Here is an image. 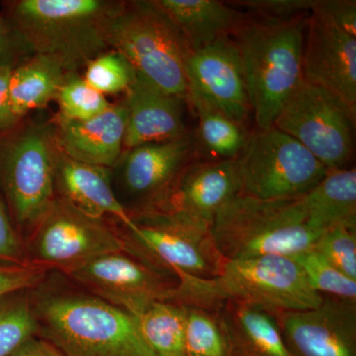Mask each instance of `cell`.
I'll return each mask as SVG.
<instances>
[{
	"instance_id": "cell-1",
	"label": "cell",
	"mask_w": 356,
	"mask_h": 356,
	"mask_svg": "<svg viewBox=\"0 0 356 356\" xmlns=\"http://www.w3.org/2000/svg\"><path fill=\"white\" fill-rule=\"evenodd\" d=\"M309 15L274 19L245 14L232 34L242 58L257 129L273 127L278 114L303 81Z\"/></svg>"
},
{
	"instance_id": "cell-2",
	"label": "cell",
	"mask_w": 356,
	"mask_h": 356,
	"mask_svg": "<svg viewBox=\"0 0 356 356\" xmlns=\"http://www.w3.org/2000/svg\"><path fill=\"white\" fill-rule=\"evenodd\" d=\"M177 276L179 282L170 288L166 301L194 306L231 301L293 312L316 308L324 300L310 286L298 262L284 255L224 261L211 277Z\"/></svg>"
},
{
	"instance_id": "cell-3",
	"label": "cell",
	"mask_w": 356,
	"mask_h": 356,
	"mask_svg": "<svg viewBox=\"0 0 356 356\" xmlns=\"http://www.w3.org/2000/svg\"><path fill=\"white\" fill-rule=\"evenodd\" d=\"M120 2L19 0L10 3L14 30L35 55L74 74L109 51V26Z\"/></svg>"
},
{
	"instance_id": "cell-4",
	"label": "cell",
	"mask_w": 356,
	"mask_h": 356,
	"mask_svg": "<svg viewBox=\"0 0 356 356\" xmlns=\"http://www.w3.org/2000/svg\"><path fill=\"white\" fill-rule=\"evenodd\" d=\"M32 301L39 331L65 356H154L138 318L95 294L46 293Z\"/></svg>"
},
{
	"instance_id": "cell-5",
	"label": "cell",
	"mask_w": 356,
	"mask_h": 356,
	"mask_svg": "<svg viewBox=\"0 0 356 356\" xmlns=\"http://www.w3.org/2000/svg\"><path fill=\"white\" fill-rule=\"evenodd\" d=\"M209 234L224 261L296 257L314 248L321 235L309 226L302 196L264 200L242 193L219 210Z\"/></svg>"
},
{
	"instance_id": "cell-6",
	"label": "cell",
	"mask_w": 356,
	"mask_h": 356,
	"mask_svg": "<svg viewBox=\"0 0 356 356\" xmlns=\"http://www.w3.org/2000/svg\"><path fill=\"white\" fill-rule=\"evenodd\" d=\"M111 50L149 83L187 100L189 49L172 21L153 1L120 2L109 26Z\"/></svg>"
},
{
	"instance_id": "cell-7",
	"label": "cell",
	"mask_w": 356,
	"mask_h": 356,
	"mask_svg": "<svg viewBox=\"0 0 356 356\" xmlns=\"http://www.w3.org/2000/svg\"><path fill=\"white\" fill-rule=\"evenodd\" d=\"M236 161L241 193L264 200L301 197L329 172L305 147L275 127L248 135Z\"/></svg>"
},
{
	"instance_id": "cell-8",
	"label": "cell",
	"mask_w": 356,
	"mask_h": 356,
	"mask_svg": "<svg viewBox=\"0 0 356 356\" xmlns=\"http://www.w3.org/2000/svg\"><path fill=\"white\" fill-rule=\"evenodd\" d=\"M355 116L337 96L303 79L273 127L299 142L332 172L346 168L353 158Z\"/></svg>"
},
{
	"instance_id": "cell-9",
	"label": "cell",
	"mask_w": 356,
	"mask_h": 356,
	"mask_svg": "<svg viewBox=\"0 0 356 356\" xmlns=\"http://www.w3.org/2000/svg\"><path fill=\"white\" fill-rule=\"evenodd\" d=\"M58 149L55 129L33 126L7 145L1 161L2 179L16 220L35 228L57 198Z\"/></svg>"
},
{
	"instance_id": "cell-10",
	"label": "cell",
	"mask_w": 356,
	"mask_h": 356,
	"mask_svg": "<svg viewBox=\"0 0 356 356\" xmlns=\"http://www.w3.org/2000/svg\"><path fill=\"white\" fill-rule=\"evenodd\" d=\"M125 243L102 219L89 217L56 198L34 228L32 264L64 273L99 255L124 252Z\"/></svg>"
},
{
	"instance_id": "cell-11",
	"label": "cell",
	"mask_w": 356,
	"mask_h": 356,
	"mask_svg": "<svg viewBox=\"0 0 356 356\" xmlns=\"http://www.w3.org/2000/svg\"><path fill=\"white\" fill-rule=\"evenodd\" d=\"M133 218L130 233L152 255L177 274L211 277L219 271L222 257L215 250L209 231L175 213L149 211Z\"/></svg>"
},
{
	"instance_id": "cell-12",
	"label": "cell",
	"mask_w": 356,
	"mask_h": 356,
	"mask_svg": "<svg viewBox=\"0 0 356 356\" xmlns=\"http://www.w3.org/2000/svg\"><path fill=\"white\" fill-rule=\"evenodd\" d=\"M188 92L197 93L241 125L252 113L242 58L231 36L189 51L186 60Z\"/></svg>"
},
{
	"instance_id": "cell-13",
	"label": "cell",
	"mask_w": 356,
	"mask_h": 356,
	"mask_svg": "<svg viewBox=\"0 0 356 356\" xmlns=\"http://www.w3.org/2000/svg\"><path fill=\"white\" fill-rule=\"evenodd\" d=\"M65 273L136 318L154 302L166 301L172 288L151 268L123 252L99 255Z\"/></svg>"
},
{
	"instance_id": "cell-14",
	"label": "cell",
	"mask_w": 356,
	"mask_h": 356,
	"mask_svg": "<svg viewBox=\"0 0 356 356\" xmlns=\"http://www.w3.org/2000/svg\"><path fill=\"white\" fill-rule=\"evenodd\" d=\"M238 194L241 178L236 159L191 161L159 196L163 200L156 211L175 213L210 231L219 210Z\"/></svg>"
},
{
	"instance_id": "cell-15",
	"label": "cell",
	"mask_w": 356,
	"mask_h": 356,
	"mask_svg": "<svg viewBox=\"0 0 356 356\" xmlns=\"http://www.w3.org/2000/svg\"><path fill=\"white\" fill-rule=\"evenodd\" d=\"M303 79L343 100L356 114V38L314 8L307 23Z\"/></svg>"
},
{
	"instance_id": "cell-16",
	"label": "cell",
	"mask_w": 356,
	"mask_h": 356,
	"mask_svg": "<svg viewBox=\"0 0 356 356\" xmlns=\"http://www.w3.org/2000/svg\"><path fill=\"white\" fill-rule=\"evenodd\" d=\"M283 334L297 356H355V301L323 300L309 310L285 312Z\"/></svg>"
},
{
	"instance_id": "cell-17",
	"label": "cell",
	"mask_w": 356,
	"mask_h": 356,
	"mask_svg": "<svg viewBox=\"0 0 356 356\" xmlns=\"http://www.w3.org/2000/svg\"><path fill=\"white\" fill-rule=\"evenodd\" d=\"M182 98L168 95L136 74L126 91L127 127L124 147L127 149L179 139L188 134Z\"/></svg>"
},
{
	"instance_id": "cell-18",
	"label": "cell",
	"mask_w": 356,
	"mask_h": 356,
	"mask_svg": "<svg viewBox=\"0 0 356 356\" xmlns=\"http://www.w3.org/2000/svg\"><path fill=\"white\" fill-rule=\"evenodd\" d=\"M127 119L125 103L112 104L106 111L88 120L60 117L55 128L58 149L79 163L111 168L121 158Z\"/></svg>"
},
{
	"instance_id": "cell-19",
	"label": "cell",
	"mask_w": 356,
	"mask_h": 356,
	"mask_svg": "<svg viewBox=\"0 0 356 356\" xmlns=\"http://www.w3.org/2000/svg\"><path fill=\"white\" fill-rule=\"evenodd\" d=\"M56 194L89 217H114L130 233L136 229L132 216L112 189L108 168L79 163L60 152L56 168Z\"/></svg>"
},
{
	"instance_id": "cell-20",
	"label": "cell",
	"mask_w": 356,
	"mask_h": 356,
	"mask_svg": "<svg viewBox=\"0 0 356 356\" xmlns=\"http://www.w3.org/2000/svg\"><path fill=\"white\" fill-rule=\"evenodd\" d=\"M196 149L197 140L191 133L177 140L129 149L123 159L126 188L136 195L161 196L191 163Z\"/></svg>"
},
{
	"instance_id": "cell-21",
	"label": "cell",
	"mask_w": 356,
	"mask_h": 356,
	"mask_svg": "<svg viewBox=\"0 0 356 356\" xmlns=\"http://www.w3.org/2000/svg\"><path fill=\"white\" fill-rule=\"evenodd\" d=\"M177 26L189 51L232 36L245 14L217 0H154Z\"/></svg>"
},
{
	"instance_id": "cell-22",
	"label": "cell",
	"mask_w": 356,
	"mask_h": 356,
	"mask_svg": "<svg viewBox=\"0 0 356 356\" xmlns=\"http://www.w3.org/2000/svg\"><path fill=\"white\" fill-rule=\"evenodd\" d=\"M308 224L318 234L336 227L356 229L355 168L332 170L302 196Z\"/></svg>"
},
{
	"instance_id": "cell-23",
	"label": "cell",
	"mask_w": 356,
	"mask_h": 356,
	"mask_svg": "<svg viewBox=\"0 0 356 356\" xmlns=\"http://www.w3.org/2000/svg\"><path fill=\"white\" fill-rule=\"evenodd\" d=\"M67 74L55 60L39 55L13 69L9 96L15 118L19 121L32 110L42 108L56 99Z\"/></svg>"
},
{
	"instance_id": "cell-24",
	"label": "cell",
	"mask_w": 356,
	"mask_h": 356,
	"mask_svg": "<svg viewBox=\"0 0 356 356\" xmlns=\"http://www.w3.org/2000/svg\"><path fill=\"white\" fill-rule=\"evenodd\" d=\"M187 100L197 116V135L201 147L219 161L238 159L248 139L245 127L197 93L189 91Z\"/></svg>"
},
{
	"instance_id": "cell-25",
	"label": "cell",
	"mask_w": 356,
	"mask_h": 356,
	"mask_svg": "<svg viewBox=\"0 0 356 356\" xmlns=\"http://www.w3.org/2000/svg\"><path fill=\"white\" fill-rule=\"evenodd\" d=\"M137 318L143 339L154 356H187L184 307L154 302Z\"/></svg>"
},
{
	"instance_id": "cell-26",
	"label": "cell",
	"mask_w": 356,
	"mask_h": 356,
	"mask_svg": "<svg viewBox=\"0 0 356 356\" xmlns=\"http://www.w3.org/2000/svg\"><path fill=\"white\" fill-rule=\"evenodd\" d=\"M235 303L229 324L262 356H293L277 323L261 307Z\"/></svg>"
},
{
	"instance_id": "cell-27",
	"label": "cell",
	"mask_w": 356,
	"mask_h": 356,
	"mask_svg": "<svg viewBox=\"0 0 356 356\" xmlns=\"http://www.w3.org/2000/svg\"><path fill=\"white\" fill-rule=\"evenodd\" d=\"M39 331L33 301L20 292L0 298V356H9Z\"/></svg>"
},
{
	"instance_id": "cell-28",
	"label": "cell",
	"mask_w": 356,
	"mask_h": 356,
	"mask_svg": "<svg viewBox=\"0 0 356 356\" xmlns=\"http://www.w3.org/2000/svg\"><path fill=\"white\" fill-rule=\"evenodd\" d=\"M293 259L298 262L309 284L318 294L325 293L332 298L355 301L356 280L339 271L317 250L312 248Z\"/></svg>"
},
{
	"instance_id": "cell-29",
	"label": "cell",
	"mask_w": 356,
	"mask_h": 356,
	"mask_svg": "<svg viewBox=\"0 0 356 356\" xmlns=\"http://www.w3.org/2000/svg\"><path fill=\"white\" fill-rule=\"evenodd\" d=\"M56 100L60 106V118L67 120H88L112 106L106 96L91 88L76 72L65 77Z\"/></svg>"
},
{
	"instance_id": "cell-30",
	"label": "cell",
	"mask_w": 356,
	"mask_h": 356,
	"mask_svg": "<svg viewBox=\"0 0 356 356\" xmlns=\"http://www.w3.org/2000/svg\"><path fill=\"white\" fill-rule=\"evenodd\" d=\"M136 77L135 70L119 51L109 50L89 62L83 79L103 95L125 92Z\"/></svg>"
},
{
	"instance_id": "cell-31",
	"label": "cell",
	"mask_w": 356,
	"mask_h": 356,
	"mask_svg": "<svg viewBox=\"0 0 356 356\" xmlns=\"http://www.w3.org/2000/svg\"><path fill=\"white\" fill-rule=\"evenodd\" d=\"M184 309L186 355L226 356V341L216 321L200 309Z\"/></svg>"
},
{
	"instance_id": "cell-32",
	"label": "cell",
	"mask_w": 356,
	"mask_h": 356,
	"mask_svg": "<svg viewBox=\"0 0 356 356\" xmlns=\"http://www.w3.org/2000/svg\"><path fill=\"white\" fill-rule=\"evenodd\" d=\"M314 250L348 277L356 280V229H327L318 236Z\"/></svg>"
},
{
	"instance_id": "cell-33",
	"label": "cell",
	"mask_w": 356,
	"mask_h": 356,
	"mask_svg": "<svg viewBox=\"0 0 356 356\" xmlns=\"http://www.w3.org/2000/svg\"><path fill=\"white\" fill-rule=\"evenodd\" d=\"M242 6L252 15L274 19H288L310 14L317 0H243L232 2Z\"/></svg>"
},
{
	"instance_id": "cell-34",
	"label": "cell",
	"mask_w": 356,
	"mask_h": 356,
	"mask_svg": "<svg viewBox=\"0 0 356 356\" xmlns=\"http://www.w3.org/2000/svg\"><path fill=\"white\" fill-rule=\"evenodd\" d=\"M46 268L28 262L20 266H0V298L41 284Z\"/></svg>"
},
{
	"instance_id": "cell-35",
	"label": "cell",
	"mask_w": 356,
	"mask_h": 356,
	"mask_svg": "<svg viewBox=\"0 0 356 356\" xmlns=\"http://www.w3.org/2000/svg\"><path fill=\"white\" fill-rule=\"evenodd\" d=\"M17 232L14 229L6 206L0 201V266L28 264Z\"/></svg>"
},
{
	"instance_id": "cell-36",
	"label": "cell",
	"mask_w": 356,
	"mask_h": 356,
	"mask_svg": "<svg viewBox=\"0 0 356 356\" xmlns=\"http://www.w3.org/2000/svg\"><path fill=\"white\" fill-rule=\"evenodd\" d=\"M314 8L324 14L332 24L356 38L355 0H317Z\"/></svg>"
},
{
	"instance_id": "cell-37",
	"label": "cell",
	"mask_w": 356,
	"mask_h": 356,
	"mask_svg": "<svg viewBox=\"0 0 356 356\" xmlns=\"http://www.w3.org/2000/svg\"><path fill=\"white\" fill-rule=\"evenodd\" d=\"M13 67L10 64L0 65V130L13 127L18 123L11 109L9 81Z\"/></svg>"
},
{
	"instance_id": "cell-38",
	"label": "cell",
	"mask_w": 356,
	"mask_h": 356,
	"mask_svg": "<svg viewBox=\"0 0 356 356\" xmlns=\"http://www.w3.org/2000/svg\"><path fill=\"white\" fill-rule=\"evenodd\" d=\"M9 356H65L60 350L46 339L36 337L28 341Z\"/></svg>"
},
{
	"instance_id": "cell-39",
	"label": "cell",
	"mask_w": 356,
	"mask_h": 356,
	"mask_svg": "<svg viewBox=\"0 0 356 356\" xmlns=\"http://www.w3.org/2000/svg\"><path fill=\"white\" fill-rule=\"evenodd\" d=\"M9 48H10V41H9L8 28L0 14V65L9 64L6 60Z\"/></svg>"
}]
</instances>
